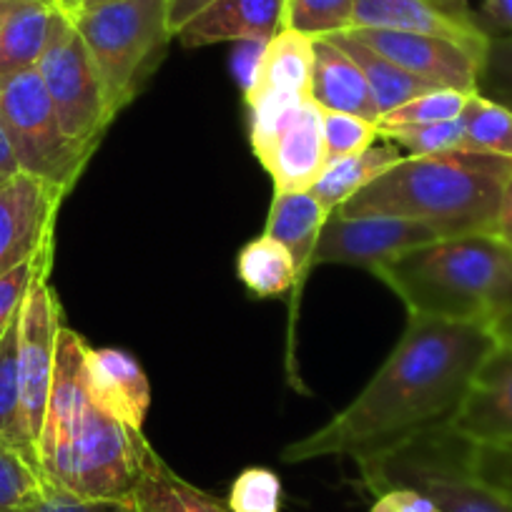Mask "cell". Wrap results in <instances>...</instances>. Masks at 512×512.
I'll return each instance as SVG.
<instances>
[{
    "mask_svg": "<svg viewBox=\"0 0 512 512\" xmlns=\"http://www.w3.org/2000/svg\"><path fill=\"white\" fill-rule=\"evenodd\" d=\"M352 28L422 33L447 38L485 58L490 33L465 0H354Z\"/></svg>",
    "mask_w": 512,
    "mask_h": 512,
    "instance_id": "14",
    "label": "cell"
},
{
    "mask_svg": "<svg viewBox=\"0 0 512 512\" xmlns=\"http://www.w3.org/2000/svg\"><path fill=\"white\" fill-rule=\"evenodd\" d=\"M369 512H440L430 497L422 492L407 490V487H397V490H387L377 495L372 510Z\"/></svg>",
    "mask_w": 512,
    "mask_h": 512,
    "instance_id": "37",
    "label": "cell"
},
{
    "mask_svg": "<svg viewBox=\"0 0 512 512\" xmlns=\"http://www.w3.org/2000/svg\"><path fill=\"white\" fill-rule=\"evenodd\" d=\"M282 482L267 467H249L234 480L229 492V512H279Z\"/></svg>",
    "mask_w": 512,
    "mask_h": 512,
    "instance_id": "33",
    "label": "cell"
},
{
    "mask_svg": "<svg viewBox=\"0 0 512 512\" xmlns=\"http://www.w3.org/2000/svg\"><path fill=\"white\" fill-rule=\"evenodd\" d=\"M249 141L274 181V194L309 191L327 169L322 108L302 101L277 113L249 116Z\"/></svg>",
    "mask_w": 512,
    "mask_h": 512,
    "instance_id": "9",
    "label": "cell"
},
{
    "mask_svg": "<svg viewBox=\"0 0 512 512\" xmlns=\"http://www.w3.org/2000/svg\"><path fill=\"white\" fill-rule=\"evenodd\" d=\"M53 103L63 134L78 146L96 151L113 123L98 68L68 16H58L48 46L36 66Z\"/></svg>",
    "mask_w": 512,
    "mask_h": 512,
    "instance_id": "8",
    "label": "cell"
},
{
    "mask_svg": "<svg viewBox=\"0 0 512 512\" xmlns=\"http://www.w3.org/2000/svg\"><path fill=\"white\" fill-rule=\"evenodd\" d=\"M48 272H41L28 289L26 302L18 314V379H21V405L26 430L38 452L48 395H51L53 369H56L58 334L63 329V312ZM38 460V457H36Z\"/></svg>",
    "mask_w": 512,
    "mask_h": 512,
    "instance_id": "10",
    "label": "cell"
},
{
    "mask_svg": "<svg viewBox=\"0 0 512 512\" xmlns=\"http://www.w3.org/2000/svg\"><path fill=\"white\" fill-rule=\"evenodd\" d=\"M437 239V231L422 221L397 216L329 214L319 234L314 264H344L374 272L379 264Z\"/></svg>",
    "mask_w": 512,
    "mask_h": 512,
    "instance_id": "11",
    "label": "cell"
},
{
    "mask_svg": "<svg viewBox=\"0 0 512 512\" xmlns=\"http://www.w3.org/2000/svg\"><path fill=\"white\" fill-rule=\"evenodd\" d=\"M86 369L98 400L126 425L144 430L146 412L151 405V387L139 359L123 349L88 347Z\"/></svg>",
    "mask_w": 512,
    "mask_h": 512,
    "instance_id": "18",
    "label": "cell"
},
{
    "mask_svg": "<svg viewBox=\"0 0 512 512\" xmlns=\"http://www.w3.org/2000/svg\"><path fill=\"white\" fill-rule=\"evenodd\" d=\"M495 236H497V239L505 241V244L512 246V176L507 179L505 191H502L500 211H497Z\"/></svg>",
    "mask_w": 512,
    "mask_h": 512,
    "instance_id": "40",
    "label": "cell"
},
{
    "mask_svg": "<svg viewBox=\"0 0 512 512\" xmlns=\"http://www.w3.org/2000/svg\"><path fill=\"white\" fill-rule=\"evenodd\" d=\"M510 176L512 159L480 151L405 156L334 214L422 221L440 239L495 234L502 191Z\"/></svg>",
    "mask_w": 512,
    "mask_h": 512,
    "instance_id": "3",
    "label": "cell"
},
{
    "mask_svg": "<svg viewBox=\"0 0 512 512\" xmlns=\"http://www.w3.org/2000/svg\"><path fill=\"white\" fill-rule=\"evenodd\" d=\"M327 219L329 211L309 191L274 194L264 234L287 246L292 254L294 264H297V287H294L297 299L302 294L309 269L314 267V251H317L319 234H322Z\"/></svg>",
    "mask_w": 512,
    "mask_h": 512,
    "instance_id": "21",
    "label": "cell"
},
{
    "mask_svg": "<svg viewBox=\"0 0 512 512\" xmlns=\"http://www.w3.org/2000/svg\"><path fill=\"white\" fill-rule=\"evenodd\" d=\"M339 48L352 56V61L362 68L364 78H367V86L372 91L374 101H377L379 113H390L395 111L402 103L412 101V98L422 96L427 91H435V86L420 81L412 73L402 71L400 66H395L392 61H387L379 53L369 51L364 43H359L357 38H352L349 33H337V36H329Z\"/></svg>",
    "mask_w": 512,
    "mask_h": 512,
    "instance_id": "24",
    "label": "cell"
},
{
    "mask_svg": "<svg viewBox=\"0 0 512 512\" xmlns=\"http://www.w3.org/2000/svg\"><path fill=\"white\" fill-rule=\"evenodd\" d=\"M51 262H53V244L46 246V249H43L41 254L33 256V259L23 262L21 267H16L13 272L0 277V339L6 337L11 324L16 322L18 314H21V307L23 302H26L28 289L33 287L38 274L51 269Z\"/></svg>",
    "mask_w": 512,
    "mask_h": 512,
    "instance_id": "35",
    "label": "cell"
},
{
    "mask_svg": "<svg viewBox=\"0 0 512 512\" xmlns=\"http://www.w3.org/2000/svg\"><path fill=\"white\" fill-rule=\"evenodd\" d=\"M475 93L512 111V33L490 36Z\"/></svg>",
    "mask_w": 512,
    "mask_h": 512,
    "instance_id": "34",
    "label": "cell"
},
{
    "mask_svg": "<svg viewBox=\"0 0 512 512\" xmlns=\"http://www.w3.org/2000/svg\"><path fill=\"white\" fill-rule=\"evenodd\" d=\"M0 440L21 452L38 470L36 445L26 430L21 405V379H18V319L6 337L0 339ZM41 475V472H38Z\"/></svg>",
    "mask_w": 512,
    "mask_h": 512,
    "instance_id": "26",
    "label": "cell"
},
{
    "mask_svg": "<svg viewBox=\"0 0 512 512\" xmlns=\"http://www.w3.org/2000/svg\"><path fill=\"white\" fill-rule=\"evenodd\" d=\"M309 96L322 111L354 113V116L369 118V121L382 118L362 68L332 38H314V68Z\"/></svg>",
    "mask_w": 512,
    "mask_h": 512,
    "instance_id": "19",
    "label": "cell"
},
{
    "mask_svg": "<svg viewBox=\"0 0 512 512\" xmlns=\"http://www.w3.org/2000/svg\"><path fill=\"white\" fill-rule=\"evenodd\" d=\"M354 0H287L284 28L309 38L352 31Z\"/></svg>",
    "mask_w": 512,
    "mask_h": 512,
    "instance_id": "28",
    "label": "cell"
},
{
    "mask_svg": "<svg viewBox=\"0 0 512 512\" xmlns=\"http://www.w3.org/2000/svg\"><path fill=\"white\" fill-rule=\"evenodd\" d=\"M6 179H11V176H3V174H0V184H3V181H6Z\"/></svg>",
    "mask_w": 512,
    "mask_h": 512,
    "instance_id": "46",
    "label": "cell"
},
{
    "mask_svg": "<svg viewBox=\"0 0 512 512\" xmlns=\"http://www.w3.org/2000/svg\"><path fill=\"white\" fill-rule=\"evenodd\" d=\"M477 21L490 36L512 33V0H485Z\"/></svg>",
    "mask_w": 512,
    "mask_h": 512,
    "instance_id": "38",
    "label": "cell"
},
{
    "mask_svg": "<svg viewBox=\"0 0 512 512\" xmlns=\"http://www.w3.org/2000/svg\"><path fill=\"white\" fill-rule=\"evenodd\" d=\"M287 0H214L176 38L186 48L214 43H267L284 28Z\"/></svg>",
    "mask_w": 512,
    "mask_h": 512,
    "instance_id": "17",
    "label": "cell"
},
{
    "mask_svg": "<svg viewBox=\"0 0 512 512\" xmlns=\"http://www.w3.org/2000/svg\"><path fill=\"white\" fill-rule=\"evenodd\" d=\"M53 3H56L58 11H61L63 16L71 18V21L83 11V0H53Z\"/></svg>",
    "mask_w": 512,
    "mask_h": 512,
    "instance_id": "43",
    "label": "cell"
},
{
    "mask_svg": "<svg viewBox=\"0 0 512 512\" xmlns=\"http://www.w3.org/2000/svg\"><path fill=\"white\" fill-rule=\"evenodd\" d=\"M405 159L400 146L395 144H372L362 154L347 156V159H339L334 164H329L324 169V174L319 176L317 184L309 189V194L329 211L339 209L342 204H347L354 194L364 189V186L372 184L377 176H382L384 171L392 169L395 164Z\"/></svg>",
    "mask_w": 512,
    "mask_h": 512,
    "instance_id": "23",
    "label": "cell"
},
{
    "mask_svg": "<svg viewBox=\"0 0 512 512\" xmlns=\"http://www.w3.org/2000/svg\"><path fill=\"white\" fill-rule=\"evenodd\" d=\"M108 3H118V0H83V11H93V8L108 6Z\"/></svg>",
    "mask_w": 512,
    "mask_h": 512,
    "instance_id": "44",
    "label": "cell"
},
{
    "mask_svg": "<svg viewBox=\"0 0 512 512\" xmlns=\"http://www.w3.org/2000/svg\"><path fill=\"white\" fill-rule=\"evenodd\" d=\"M470 450L472 442L437 425L364 452L354 465L374 497L407 487L430 497L440 512H512V492L482 477L472 467Z\"/></svg>",
    "mask_w": 512,
    "mask_h": 512,
    "instance_id": "5",
    "label": "cell"
},
{
    "mask_svg": "<svg viewBox=\"0 0 512 512\" xmlns=\"http://www.w3.org/2000/svg\"><path fill=\"white\" fill-rule=\"evenodd\" d=\"M0 174L3 176H16L21 174V166H18L16 154H13V146L8 141L6 128L0 123Z\"/></svg>",
    "mask_w": 512,
    "mask_h": 512,
    "instance_id": "41",
    "label": "cell"
},
{
    "mask_svg": "<svg viewBox=\"0 0 512 512\" xmlns=\"http://www.w3.org/2000/svg\"><path fill=\"white\" fill-rule=\"evenodd\" d=\"M103 81L113 118L134 101L171 41L169 0H118L73 18Z\"/></svg>",
    "mask_w": 512,
    "mask_h": 512,
    "instance_id": "6",
    "label": "cell"
},
{
    "mask_svg": "<svg viewBox=\"0 0 512 512\" xmlns=\"http://www.w3.org/2000/svg\"><path fill=\"white\" fill-rule=\"evenodd\" d=\"M131 502L136 512H229L214 495L176 475L151 442L141 452Z\"/></svg>",
    "mask_w": 512,
    "mask_h": 512,
    "instance_id": "22",
    "label": "cell"
},
{
    "mask_svg": "<svg viewBox=\"0 0 512 512\" xmlns=\"http://www.w3.org/2000/svg\"><path fill=\"white\" fill-rule=\"evenodd\" d=\"M372 274L400 297L407 314L490 324L512 307V246L495 234L437 239Z\"/></svg>",
    "mask_w": 512,
    "mask_h": 512,
    "instance_id": "4",
    "label": "cell"
},
{
    "mask_svg": "<svg viewBox=\"0 0 512 512\" xmlns=\"http://www.w3.org/2000/svg\"><path fill=\"white\" fill-rule=\"evenodd\" d=\"M465 151L505 156L512 159V111L480 96L470 93L460 113Z\"/></svg>",
    "mask_w": 512,
    "mask_h": 512,
    "instance_id": "27",
    "label": "cell"
},
{
    "mask_svg": "<svg viewBox=\"0 0 512 512\" xmlns=\"http://www.w3.org/2000/svg\"><path fill=\"white\" fill-rule=\"evenodd\" d=\"M455 435L472 445L512 447V349L495 344L482 359L455 415L447 420Z\"/></svg>",
    "mask_w": 512,
    "mask_h": 512,
    "instance_id": "16",
    "label": "cell"
},
{
    "mask_svg": "<svg viewBox=\"0 0 512 512\" xmlns=\"http://www.w3.org/2000/svg\"><path fill=\"white\" fill-rule=\"evenodd\" d=\"M470 93L455 88H435L412 101L402 103L395 111L384 113L379 126H422V123H442L460 118Z\"/></svg>",
    "mask_w": 512,
    "mask_h": 512,
    "instance_id": "31",
    "label": "cell"
},
{
    "mask_svg": "<svg viewBox=\"0 0 512 512\" xmlns=\"http://www.w3.org/2000/svg\"><path fill=\"white\" fill-rule=\"evenodd\" d=\"M6 3H8V0H0V11H3V8H6Z\"/></svg>",
    "mask_w": 512,
    "mask_h": 512,
    "instance_id": "45",
    "label": "cell"
},
{
    "mask_svg": "<svg viewBox=\"0 0 512 512\" xmlns=\"http://www.w3.org/2000/svg\"><path fill=\"white\" fill-rule=\"evenodd\" d=\"M214 0H169V31L171 38H176V33L191 21V18L199 16L201 11L211 6Z\"/></svg>",
    "mask_w": 512,
    "mask_h": 512,
    "instance_id": "39",
    "label": "cell"
},
{
    "mask_svg": "<svg viewBox=\"0 0 512 512\" xmlns=\"http://www.w3.org/2000/svg\"><path fill=\"white\" fill-rule=\"evenodd\" d=\"M63 199L66 194L23 171L0 184V277L53 244Z\"/></svg>",
    "mask_w": 512,
    "mask_h": 512,
    "instance_id": "13",
    "label": "cell"
},
{
    "mask_svg": "<svg viewBox=\"0 0 512 512\" xmlns=\"http://www.w3.org/2000/svg\"><path fill=\"white\" fill-rule=\"evenodd\" d=\"M324 154L327 166L347 156L362 154L379 139V121L342 111H322Z\"/></svg>",
    "mask_w": 512,
    "mask_h": 512,
    "instance_id": "30",
    "label": "cell"
},
{
    "mask_svg": "<svg viewBox=\"0 0 512 512\" xmlns=\"http://www.w3.org/2000/svg\"><path fill=\"white\" fill-rule=\"evenodd\" d=\"M379 139L400 146L410 156H437L450 151H465V134L460 118L422 126H379Z\"/></svg>",
    "mask_w": 512,
    "mask_h": 512,
    "instance_id": "29",
    "label": "cell"
},
{
    "mask_svg": "<svg viewBox=\"0 0 512 512\" xmlns=\"http://www.w3.org/2000/svg\"><path fill=\"white\" fill-rule=\"evenodd\" d=\"M236 274L241 284L259 299L282 297L297 287V264L284 244L262 234L249 241L236 256Z\"/></svg>",
    "mask_w": 512,
    "mask_h": 512,
    "instance_id": "25",
    "label": "cell"
},
{
    "mask_svg": "<svg viewBox=\"0 0 512 512\" xmlns=\"http://www.w3.org/2000/svg\"><path fill=\"white\" fill-rule=\"evenodd\" d=\"M43 485L46 482L36 467L0 440V512H21Z\"/></svg>",
    "mask_w": 512,
    "mask_h": 512,
    "instance_id": "32",
    "label": "cell"
},
{
    "mask_svg": "<svg viewBox=\"0 0 512 512\" xmlns=\"http://www.w3.org/2000/svg\"><path fill=\"white\" fill-rule=\"evenodd\" d=\"M487 327H490L492 337H495L497 344H505V347L512 349V307L505 309L502 314H497Z\"/></svg>",
    "mask_w": 512,
    "mask_h": 512,
    "instance_id": "42",
    "label": "cell"
},
{
    "mask_svg": "<svg viewBox=\"0 0 512 512\" xmlns=\"http://www.w3.org/2000/svg\"><path fill=\"white\" fill-rule=\"evenodd\" d=\"M88 344L63 324L51 395L38 437V472L46 485L88 500H131L149 440L96 397L86 369Z\"/></svg>",
    "mask_w": 512,
    "mask_h": 512,
    "instance_id": "2",
    "label": "cell"
},
{
    "mask_svg": "<svg viewBox=\"0 0 512 512\" xmlns=\"http://www.w3.org/2000/svg\"><path fill=\"white\" fill-rule=\"evenodd\" d=\"M487 324L410 314L400 342L369 384L327 425L289 442L282 460L359 457L415 432L447 425L482 359L495 347Z\"/></svg>",
    "mask_w": 512,
    "mask_h": 512,
    "instance_id": "1",
    "label": "cell"
},
{
    "mask_svg": "<svg viewBox=\"0 0 512 512\" xmlns=\"http://www.w3.org/2000/svg\"><path fill=\"white\" fill-rule=\"evenodd\" d=\"M0 123L23 174L68 196L93 151L63 134L36 68L0 76Z\"/></svg>",
    "mask_w": 512,
    "mask_h": 512,
    "instance_id": "7",
    "label": "cell"
},
{
    "mask_svg": "<svg viewBox=\"0 0 512 512\" xmlns=\"http://www.w3.org/2000/svg\"><path fill=\"white\" fill-rule=\"evenodd\" d=\"M21 512H136V507L131 500H88L53 485H43V490Z\"/></svg>",
    "mask_w": 512,
    "mask_h": 512,
    "instance_id": "36",
    "label": "cell"
},
{
    "mask_svg": "<svg viewBox=\"0 0 512 512\" xmlns=\"http://www.w3.org/2000/svg\"><path fill=\"white\" fill-rule=\"evenodd\" d=\"M314 38L282 28L264 46L246 81L249 116L277 113L302 101H312Z\"/></svg>",
    "mask_w": 512,
    "mask_h": 512,
    "instance_id": "15",
    "label": "cell"
},
{
    "mask_svg": "<svg viewBox=\"0 0 512 512\" xmlns=\"http://www.w3.org/2000/svg\"><path fill=\"white\" fill-rule=\"evenodd\" d=\"M347 33L364 43L369 51L379 53L430 86L455 88V91L465 93L477 91L482 56L460 43L437 36H422V33L382 31V28H352Z\"/></svg>",
    "mask_w": 512,
    "mask_h": 512,
    "instance_id": "12",
    "label": "cell"
},
{
    "mask_svg": "<svg viewBox=\"0 0 512 512\" xmlns=\"http://www.w3.org/2000/svg\"><path fill=\"white\" fill-rule=\"evenodd\" d=\"M58 16L53 0H8L0 11V76L38 66Z\"/></svg>",
    "mask_w": 512,
    "mask_h": 512,
    "instance_id": "20",
    "label": "cell"
}]
</instances>
